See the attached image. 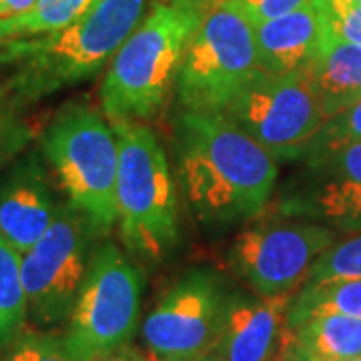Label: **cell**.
Returning a JSON list of instances; mask_svg holds the SVG:
<instances>
[{
    "label": "cell",
    "mask_w": 361,
    "mask_h": 361,
    "mask_svg": "<svg viewBox=\"0 0 361 361\" xmlns=\"http://www.w3.org/2000/svg\"><path fill=\"white\" fill-rule=\"evenodd\" d=\"M99 0H37L26 13L0 20V40L32 39L63 30L89 13Z\"/></svg>",
    "instance_id": "19"
},
{
    "label": "cell",
    "mask_w": 361,
    "mask_h": 361,
    "mask_svg": "<svg viewBox=\"0 0 361 361\" xmlns=\"http://www.w3.org/2000/svg\"><path fill=\"white\" fill-rule=\"evenodd\" d=\"M317 11L323 28L337 39L361 47L360 0H310Z\"/></svg>",
    "instance_id": "24"
},
{
    "label": "cell",
    "mask_w": 361,
    "mask_h": 361,
    "mask_svg": "<svg viewBox=\"0 0 361 361\" xmlns=\"http://www.w3.org/2000/svg\"><path fill=\"white\" fill-rule=\"evenodd\" d=\"M349 361H361V357H355V360H349Z\"/></svg>",
    "instance_id": "31"
},
{
    "label": "cell",
    "mask_w": 361,
    "mask_h": 361,
    "mask_svg": "<svg viewBox=\"0 0 361 361\" xmlns=\"http://www.w3.org/2000/svg\"><path fill=\"white\" fill-rule=\"evenodd\" d=\"M68 203L80 211L97 235L116 223L118 142L106 116L87 103H68L52 116L40 139Z\"/></svg>",
    "instance_id": "5"
},
{
    "label": "cell",
    "mask_w": 361,
    "mask_h": 361,
    "mask_svg": "<svg viewBox=\"0 0 361 361\" xmlns=\"http://www.w3.org/2000/svg\"><path fill=\"white\" fill-rule=\"evenodd\" d=\"M337 241V231L277 215L259 221L229 247V265L259 295H287L303 283L313 261Z\"/></svg>",
    "instance_id": "10"
},
{
    "label": "cell",
    "mask_w": 361,
    "mask_h": 361,
    "mask_svg": "<svg viewBox=\"0 0 361 361\" xmlns=\"http://www.w3.org/2000/svg\"><path fill=\"white\" fill-rule=\"evenodd\" d=\"M299 163L277 193L275 213L337 233H361V142Z\"/></svg>",
    "instance_id": "12"
},
{
    "label": "cell",
    "mask_w": 361,
    "mask_h": 361,
    "mask_svg": "<svg viewBox=\"0 0 361 361\" xmlns=\"http://www.w3.org/2000/svg\"><path fill=\"white\" fill-rule=\"evenodd\" d=\"M20 111L23 109L0 89V169L23 153L35 137V129Z\"/></svg>",
    "instance_id": "23"
},
{
    "label": "cell",
    "mask_w": 361,
    "mask_h": 361,
    "mask_svg": "<svg viewBox=\"0 0 361 361\" xmlns=\"http://www.w3.org/2000/svg\"><path fill=\"white\" fill-rule=\"evenodd\" d=\"M325 118L361 101V47L323 28L319 52L305 71Z\"/></svg>",
    "instance_id": "16"
},
{
    "label": "cell",
    "mask_w": 361,
    "mask_h": 361,
    "mask_svg": "<svg viewBox=\"0 0 361 361\" xmlns=\"http://www.w3.org/2000/svg\"><path fill=\"white\" fill-rule=\"evenodd\" d=\"M37 0H0V20L13 18L35 6Z\"/></svg>",
    "instance_id": "27"
},
{
    "label": "cell",
    "mask_w": 361,
    "mask_h": 361,
    "mask_svg": "<svg viewBox=\"0 0 361 361\" xmlns=\"http://www.w3.org/2000/svg\"><path fill=\"white\" fill-rule=\"evenodd\" d=\"M147 14V0H99L77 23L32 39L0 40V89L20 109L94 78Z\"/></svg>",
    "instance_id": "2"
},
{
    "label": "cell",
    "mask_w": 361,
    "mask_h": 361,
    "mask_svg": "<svg viewBox=\"0 0 361 361\" xmlns=\"http://www.w3.org/2000/svg\"><path fill=\"white\" fill-rule=\"evenodd\" d=\"M329 279H361V235L334 243L313 261L305 283Z\"/></svg>",
    "instance_id": "22"
},
{
    "label": "cell",
    "mask_w": 361,
    "mask_h": 361,
    "mask_svg": "<svg viewBox=\"0 0 361 361\" xmlns=\"http://www.w3.org/2000/svg\"><path fill=\"white\" fill-rule=\"evenodd\" d=\"M118 142L116 223L133 257L159 263L179 245V209L167 153L142 123H111Z\"/></svg>",
    "instance_id": "4"
},
{
    "label": "cell",
    "mask_w": 361,
    "mask_h": 361,
    "mask_svg": "<svg viewBox=\"0 0 361 361\" xmlns=\"http://www.w3.org/2000/svg\"><path fill=\"white\" fill-rule=\"evenodd\" d=\"M2 361H75L65 348L63 336L47 331H23L8 348Z\"/></svg>",
    "instance_id": "25"
},
{
    "label": "cell",
    "mask_w": 361,
    "mask_h": 361,
    "mask_svg": "<svg viewBox=\"0 0 361 361\" xmlns=\"http://www.w3.org/2000/svg\"><path fill=\"white\" fill-rule=\"evenodd\" d=\"M287 295L235 291L225 299L217 341L211 355L221 361H279L283 355L291 305Z\"/></svg>",
    "instance_id": "13"
},
{
    "label": "cell",
    "mask_w": 361,
    "mask_h": 361,
    "mask_svg": "<svg viewBox=\"0 0 361 361\" xmlns=\"http://www.w3.org/2000/svg\"><path fill=\"white\" fill-rule=\"evenodd\" d=\"M92 361H139V360H133L129 355H123L121 351H116L113 355H106V357H99V360H92Z\"/></svg>",
    "instance_id": "28"
},
{
    "label": "cell",
    "mask_w": 361,
    "mask_h": 361,
    "mask_svg": "<svg viewBox=\"0 0 361 361\" xmlns=\"http://www.w3.org/2000/svg\"><path fill=\"white\" fill-rule=\"evenodd\" d=\"M322 315H345L361 319V279L310 281L291 299L287 311L289 327Z\"/></svg>",
    "instance_id": "18"
},
{
    "label": "cell",
    "mask_w": 361,
    "mask_h": 361,
    "mask_svg": "<svg viewBox=\"0 0 361 361\" xmlns=\"http://www.w3.org/2000/svg\"><path fill=\"white\" fill-rule=\"evenodd\" d=\"M287 348L295 361H349L361 357V319L322 315L289 327Z\"/></svg>",
    "instance_id": "17"
},
{
    "label": "cell",
    "mask_w": 361,
    "mask_h": 361,
    "mask_svg": "<svg viewBox=\"0 0 361 361\" xmlns=\"http://www.w3.org/2000/svg\"><path fill=\"white\" fill-rule=\"evenodd\" d=\"M360 4H361V0H360Z\"/></svg>",
    "instance_id": "32"
},
{
    "label": "cell",
    "mask_w": 361,
    "mask_h": 361,
    "mask_svg": "<svg viewBox=\"0 0 361 361\" xmlns=\"http://www.w3.org/2000/svg\"><path fill=\"white\" fill-rule=\"evenodd\" d=\"M20 263L23 253L0 235V351L25 331L28 319Z\"/></svg>",
    "instance_id": "20"
},
{
    "label": "cell",
    "mask_w": 361,
    "mask_h": 361,
    "mask_svg": "<svg viewBox=\"0 0 361 361\" xmlns=\"http://www.w3.org/2000/svg\"><path fill=\"white\" fill-rule=\"evenodd\" d=\"M355 142H361V101L339 111L337 115L325 118L319 130L313 135V139L307 145L301 161L311 157L327 155L331 151Z\"/></svg>",
    "instance_id": "21"
},
{
    "label": "cell",
    "mask_w": 361,
    "mask_h": 361,
    "mask_svg": "<svg viewBox=\"0 0 361 361\" xmlns=\"http://www.w3.org/2000/svg\"><path fill=\"white\" fill-rule=\"evenodd\" d=\"M289 337V336H287ZM279 361H295L291 357V353H289V348H287V343H285V349H283V355H281V360Z\"/></svg>",
    "instance_id": "29"
},
{
    "label": "cell",
    "mask_w": 361,
    "mask_h": 361,
    "mask_svg": "<svg viewBox=\"0 0 361 361\" xmlns=\"http://www.w3.org/2000/svg\"><path fill=\"white\" fill-rule=\"evenodd\" d=\"M259 71L271 75H303L319 52L323 25L311 2L293 13L253 26Z\"/></svg>",
    "instance_id": "15"
},
{
    "label": "cell",
    "mask_w": 361,
    "mask_h": 361,
    "mask_svg": "<svg viewBox=\"0 0 361 361\" xmlns=\"http://www.w3.org/2000/svg\"><path fill=\"white\" fill-rule=\"evenodd\" d=\"M142 273L115 243L92 249L89 269L63 336L75 361L113 355L135 336L141 315Z\"/></svg>",
    "instance_id": "6"
},
{
    "label": "cell",
    "mask_w": 361,
    "mask_h": 361,
    "mask_svg": "<svg viewBox=\"0 0 361 361\" xmlns=\"http://www.w3.org/2000/svg\"><path fill=\"white\" fill-rule=\"evenodd\" d=\"M225 299V285L213 271H187L177 279L142 323V339L153 361H195L211 355Z\"/></svg>",
    "instance_id": "11"
},
{
    "label": "cell",
    "mask_w": 361,
    "mask_h": 361,
    "mask_svg": "<svg viewBox=\"0 0 361 361\" xmlns=\"http://www.w3.org/2000/svg\"><path fill=\"white\" fill-rule=\"evenodd\" d=\"M229 2H233L253 26L293 13L297 8L310 4V0H229Z\"/></svg>",
    "instance_id": "26"
},
{
    "label": "cell",
    "mask_w": 361,
    "mask_h": 361,
    "mask_svg": "<svg viewBox=\"0 0 361 361\" xmlns=\"http://www.w3.org/2000/svg\"><path fill=\"white\" fill-rule=\"evenodd\" d=\"M195 361H221V360H217L215 355H205V357H201V360H195Z\"/></svg>",
    "instance_id": "30"
},
{
    "label": "cell",
    "mask_w": 361,
    "mask_h": 361,
    "mask_svg": "<svg viewBox=\"0 0 361 361\" xmlns=\"http://www.w3.org/2000/svg\"><path fill=\"white\" fill-rule=\"evenodd\" d=\"M175 149L183 193L205 225L253 221L275 195L279 163L223 113L183 111Z\"/></svg>",
    "instance_id": "1"
},
{
    "label": "cell",
    "mask_w": 361,
    "mask_h": 361,
    "mask_svg": "<svg viewBox=\"0 0 361 361\" xmlns=\"http://www.w3.org/2000/svg\"><path fill=\"white\" fill-rule=\"evenodd\" d=\"M213 2L157 0L151 6L101 82V109L111 123H142L165 106Z\"/></svg>",
    "instance_id": "3"
},
{
    "label": "cell",
    "mask_w": 361,
    "mask_h": 361,
    "mask_svg": "<svg viewBox=\"0 0 361 361\" xmlns=\"http://www.w3.org/2000/svg\"><path fill=\"white\" fill-rule=\"evenodd\" d=\"M97 237L94 227L80 211L71 203L59 205L51 227L23 253L20 273L30 322L39 327L68 322Z\"/></svg>",
    "instance_id": "8"
},
{
    "label": "cell",
    "mask_w": 361,
    "mask_h": 361,
    "mask_svg": "<svg viewBox=\"0 0 361 361\" xmlns=\"http://www.w3.org/2000/svg\"><path fill=\"white\" fill-rule=\"evenodd\" d=\"M257 71L253 25L233 2L215 0L177 75L183 111L223 113Z\"/></svg>",
    "instance_id": "7"
},
{
    "label": "cell",
    "mask_w": 361,
    "mask_h": 361,
    "mask_svg": "<svg viewBox=\"0 0 361 361\" xmlns=\"http://www.w3.org/2000/svg\"><path fill=\"white\" fill-rule=\"evenodd\" d=\"M223 115L253 137L277 163L301 161L325 121L307 75L257 71Z\"/></svg>",
    "instance_id": "9"
},
{
    "label": "cell",
    "mask_w": 361,
    "mask_h": 361,
    "mask_svg": "<svg viewBox=\"0 0 361 361\" xmlns=\"http://www.w3.org/2000/svg\"><path fill=\"white\" fill-rule=\"evenodd\" d=\"M56 209L42 157L32 151L16 159L0 179V235L26 253L51 227Z\"/></svg>",
    "instance_id": "14"
}]
</instances>
